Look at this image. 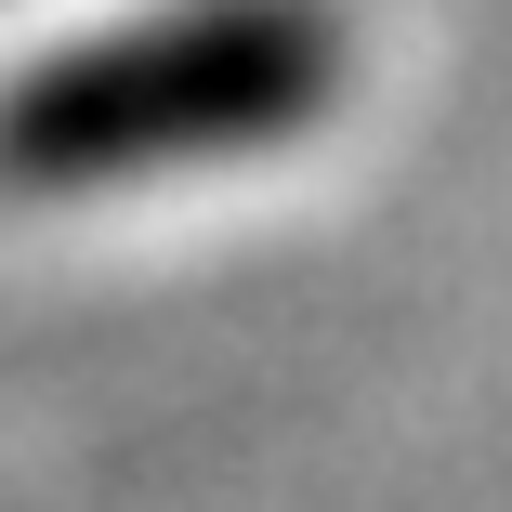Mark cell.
<instances>
[{"label": "cell", "mask_w": 512, "mask_h": 512, "mask_svg": "<svg viewBox=\"0 0 512 512\" xmlns=\"http://www.w3.org/2000/svg\"><path fill=\"white\" fill-rule=\"evenodd\" d=\"M355 79L329 0H158L0 79V197H119L316 132Z\"/></svg>", "instance_id": "1"}]
</instances>
